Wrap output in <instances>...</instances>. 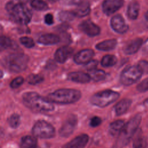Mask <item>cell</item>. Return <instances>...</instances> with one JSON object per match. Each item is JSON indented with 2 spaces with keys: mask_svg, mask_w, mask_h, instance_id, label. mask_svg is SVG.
Returning <instances> with one entry per match:
<instances>
[{
  "mask_svg": "<svg viewBox=\"0 0 148 148\" xmlns=\"http://www.w3.org/2000/svg\"><path fill=\"white\" fill-rule=\"evenodd\" d=\"M23 101L27 107L36 112H50L54 109V105L51 102L42 98L35 92L24 93Z\"/></svg>",
  "mask_w": 148,
  "mask_h": 148,
  "instance_id": "6da1fadb",
  "label": "cell"
},
{
  "mask_svg": "<svg viewBox=\"0 0 148 148\" xmlns=\"http://www.w3.org/2000/svg\"><path fill=\"white\" fill-rule=\"evenodd\" d=\"M6 9L13 21L17 23L27 24L31 19V12L21 2L10 1L6 5Z\"/></svg>",
  "mask_w": 148,
  "mask_h": 148,
  "instance_id": "7a4b0ae2",
  "label": "cell"
},
{
  "mask_svg": "<svg viewBox=\"0 0 148 148\" xmlns=\"http://www.w3.org/2000/svg\"><path fill=\"white\" fill-rule=\"evenodd\" d=\"M81 97L80 91L74 89H60L49 94L47 99L52 103L68 104L77 101Z\"/></svg>",
  "mask_w": 148,
  "mask_h": 148,
  "instance_id": "3957f363",
  "label": "cell"
},
{
  "mask_svg": "<svg viewBox=\"0 0 148 148\" xmlns=\"http://www.w3.org/2000/svg\"><path fill=\"white\" fill-rule=\"evenodd\" d=\"M29 58L23 53H13L5 57L2 60L3 65L12 72H21L24 71L28 65Z\"/></svg>",
  "mask_w": 148,
  "mask_h": 148,
  "instance_id": "277c9868",
  "label": "cell"
},
{
  "mask_svg": "<svg viewBox=\"0 0 148 148\" xmlns=\"http://www.w3.org/2000/svg\"><path fill=\"white\" fill-rule=\"evenodd\" d=\"M119 94L112 90H104L94 94L90 98L91 103L97 106L104 108L116 101Z\"/></svg>",
  "mask_w": 148,
  "mask_h": 148,
  "instance_id": "5b68a950",
  "label": "cell"
},
{
  "mask_svg": "<svg viewBox=\"0 0 148 148\" xmlns=\"http://www.w3.org/2000/svg\"><path fill=\"white\" fill-rule=\"evenodd\" d=\"M141 121V116L137 114L132 117L126 124L120 134L119 142L120 145L127 144L135 132Z\"/></svg>",
  "mask_w": 148,
  "mask_h": 148,
  "instance_id": "8992f818",
  "label": "cell"
},
{
  "mask_svg": "<svg viewBox=\"0 0 148 148\" xmlns=\"http://www.w3.org/2000/svg\"><path fill=\"white\" fill-rule=\"evenodd\" d=\"M142 73L138 65L128 66L122 71L120 75V82L125 86L131 85L140 78Z\"/></svg>",
  "mask_w": 148,
  "mask_h": 148,
  "instance_id": "52a82bcc",
  "label": "cell"
},
{
  "mask_svg": "<svg viewBox=\"0 0 148 148\" xmlns=\"http://www.w3.org/2000/svg\"><path fill=\"white\" fill-rule=\"evenodd\" d=\"M32 132L35 137L40 138H51L55 135L54 127L49 123L44 120L37 121L34 125Z\"/></svg>",
  "mask_w": 148,
  "mask_h": 148,
  "instance_id": "ba28073f",
  "label": "cell"
},
{
  "mask_svg": "<svg viewBox=\"0 0 148 148\" xmlns=\"http://www.w3.org/2000/svg\"><path fill=\"white\" fill-rule=\"evenodd\" d=\"M77 122V117L75 115L70 116L60 129V135L62 137H68L75 130Z\"/></svg>",
  "mask_w": 148,
  "mask_h": 148,
  "instance_id": "9c48e42d",
  "label": "cell"
},
{
  "mask_svg": "<svg viewBox=\"0 0 148 148\" xmlns=\"http://www.w3.org/2000/svg\"><path fill=\"white\" fill-rule=\"evenodd\" d=\"M79 29L90 36H95L100 33L99 27L90 20H85L80 23Z\"/></svg>",
  "mask_w": 148,
  "mask_h": 148,
  "instance_id": "30bf717a",
  "label": "cell"
},
{
  "mask_svg": "<svg viewBox=\"0 0 148 148\" xmlns=\"http://www.w3.org/2000/svg\"><path fill=\"white\" fill-rule=\"evenodd\" d=\"M123 0H105L102 3L103 12L110 15L117 11L123 5Z\"/></svg>",
  "mask_w": 148,
  "mask_h": 148,
  "instance_id": "8fae6325",
  "label": "cell"
},
{
  "mask_svg": "<svg viewBox=\"0 0 148 148\" xmlns=\"http://www.w3.org/2000/svg\"><path fill=\"white\" fill-rule=\"evenodd\" d=\"M110 24L112 28L119 34L125 33L128 29V26L127 25L123 17L119 14L115 15L112 17Z\"/></svg>",
  "mask_w": 148,
  "mask_h": 148,
  "instance_id": "7c38bea8",
  "label": "cell"
},
{
  "mask_svg": "<svg viewBox=\"0 0 148 148\" xmlns=\"http://www.w3.org/2000/svg\"><path fill=\"white\" fill-rule=\"evenodd\" d=\"M94 51L91 49H83L77 53L74 57V61L78 64H86L90 61L94 56Z\"/></svg>",
  "mask_w": 148,
  "mask_h": 148,
  "instance_id": "4fadbf2b",
  "label": "cell"
},
{
  "mask_svg": "<svg viewBox=\"0 0 148 148\" xmlns=\"http://www.w3.org/2000/svg\"><path fill=\"white\" fill-rule=\"evenodd\" d=\"M88 136L86 134L80 135L65 145L62 148H84L88 142Z\"/></svg>",
  "mask_w": 148,
  "mask_h": 148,
  "instance_id": "5bb4252c",
  "label": "cell"
},
{
  "mask_svg": "<svg viewBox=\"0 0 148 148\" xmlns=\"http://www.w3.org/2000/svg\"><path fill=\"white\" fill-rule=\"evenodd\" d=\"M72 53V48L68 46H63L57 50L54 54V58L57 62L64 63L71 56Z\"/></svg>",
  "mask_w": 148,
  "mask_h": 148,
  "instance_id": "9a60e30c",
  "label": "cell"
},
{
  "mask_svg": "<svg viewBox=\"0 0 148 148\" xmlns=\"http://www.w3.org/2000/svg\"><path fill=\"white\" fill-rule=\"evenodd\" d=\"M142 39L138 38L128 42L124 47V51L126 54H133L138 51L142 45Z\"/></svg>",
  "mask_w": 148,
  "mask_h": 148,
  "instance_id": "2e32d148",
  "label": "cell"
},
{
  "mask_svg": "<svg viewBox=\"0 0 148 148\" xmlns=\"http://www.w3.org/2000/svg\"><path fill=\"white\" fill-rule=\"evenodd\" d=\"M68 79L72 82L86 83L90 82L91 77L89 74L82 72H72L68 75Z\"/></svg>",
  "mask_w": 148,
  "mask_h": 148,
  "instance_id": "e0dca14e",
  "label": "cell"
},
{
  "mask_svg": "<svg viewBox=\"0 0 148 148\" xmlns=\"http://www.w3.org/2000/svg\"><path fill=\"white\" fill-rule=\"evenodd\" d=\"M38 41L39 43L45 45H54L59 42L60 38L55 34H45L41 35L39 38Z\"/></svg>",
  "mask_w": 148,
  "mask_h": 148,
  "instance_id": "ac0fdd59",
  "label": "cell"
},
{
  "mask_svg": "<svg viewBox=\"0 0 148 148\" xmlns=\"http://www.w3.org/2000/svg\"><path fill=\"white\" fill-rule=\"evenodd\" d=\"M131 103V101L129 99H123L119 101L114 106V111L117 116L125 113Z\"/></svg>",
  "mask_w": 148,
  "mask_h": 148,
  "instance_id": "d6986e66",
  "label": "cell"
},
{
  "mask_svg": "<svg viewBox=\"0 0 148 148\" xmlns=\"http://www.w3.org/2000/svg\"><path fill=\"white\" fill-rule=\"evenodd\" d=\"M117 45V41L115 39H108L98 43L96 48L102 51H109L115 48Z\"/></svg>",
  "mask_w": 148,
  "mask_h": 148,
  "instance_id": "ffe728a7",
  "label": "cell"
},
{
  "mask_svg": "<svg viewBox=\"0 0 148 148\" xmlns=\"http://www.w3.org/2000/svg\"><path fill=\"white\" fill-rule=\"evenodd\" d=\"M125 124L123 120H118L113 121L110 124L109 131L113 136L119 135Z\"/></svg>",
  "mask_w": 148,
  "mask_h": 148,
  "instance_id": "44dd1931",
  "label": "cell"
},
{
  "mask_svg": "<svg viewBox=\"0 0 148 148\" xmlns=\"http://www.w3.org/2000/svg\"><path fill=\"white\" fill-rule=\"evenodd\" d=\"M37 140L34 136H25L22 138L20 142L21 148H36Z\"/></svg>",
  "mask_w": 148,
  "mask_h": 148,
  "instance_id": "7402d4cb",
  "label": "cell"
},
{
  "mask_svg": "<svg viewBox=\"0 0 148 148\" xmlns=\"http://www.w3.org/2000/svg\"><path fill=\"white\" fill-rule=\"evenodd\" d=\"M139 5L136 2L130 3L127 8V16L131 20L136 19L139 14Z\"/></svg>",
  "mask_w": 148,
  "mask_h": 148,
  "instance_id": "603a6c76",
  "label": "cell"
},
{
  "mask_svg": "<svg viewBox=\"0 0 148 148\" xmlns=\"http://www.w3.org/2000/svg\"><path fill=\"white\" fill-rule=\"evenodd\" d=\"M90 11V5L88 3H79L78 6L76 8L73 13H75L76 16L77 17H84L88 14Z\"/></svg>",
  "mask_w": 148,
  "mask_h": 148,
  "instance_id": "cb8c5ba5",
  "label": "cell"
},
{
  "mask_svg": "<svg viewBox=\"0 0 148 148\" xmlns=\"http://www.w3.org/2000/svg\"><path fill=\"white\" fill-rule=\"evenodd\" d=\"M89 75L91 79H92L95 82H99L105 79L106 74L105 72L101 69H93L90 71Z\"/></svg>",
  "mask_w": 148,
  "mask_h": 148,
  "instance_id": "d4e9b609",
  "label": "cell"
},
{
  "mask_svg": "<svg viewBox=\"0 0 148 148\" xmlns=\"http://www.w3.org/2000/svg\"><path fill=\"white\" fill-rule=\"evenodd\" d=\"M117 62V58L113 55H106L101 60V65L104 67H110Z\"/></svg>",
  "mask_w": 148,
  "mask_h": 148,
  "instance_id": "484cf974",
  "label": "cell"
},
{
  "mask_svg": "<svg viewBox=\"0 0 148 148\" xmlns=\"http://www.w3.org/2000/svg\"><path fill=\"white\" fill-rule=\"evenodd\" d=\"M31 6L36 10H46L48 9L47 3L42 0H34L31 2Z\"/></svg>",
  "mask_w": 148,
  "mask_h": 148,
  "instance_id": "4316f807",
  "label": "cell"
},
{
  "mask_svg": "<svg viewBox=\"0 0 148 148\" xmlns=\"http://www.w3.org/2000/svg\"><path fill=\"white\" fill-rule=\"evenodd\" d=\"M75 14L73 12L69 11H62L59 13V19L62 21H69L72 20L75 17Z\"/></svg>",
  "mask_w": 148,
  "mask_h": 148,
  "instance_id": "83f0119b",
  "label": "cell"
},
{
  "mask_svg": "<svg viewBox=\"0 0 148 148\" xmlns=\"http://www.w3.org/2000/svg\"><path fill=\"white\" fill-rule=\"evenodd\" d=\"M146 140L142 135L136 137L133 142L134 148H145L146 147Z\"/></svg>",
  "mask_w": 148,
  "mask_h": 148,
  "instance_id": "f1b7e54d",
  "label": "cell"
},
{
  "mask_svg": "<svg viewBox=\"0 0 148 148\" xmlns=\"http://www.w3.org/2000/svg\"><path fill=\"white\" fill-rule=\"evenodd\" d=\"M27 82L29 84H32V85H35V84L41 83L43 81V78L42 76L39 75L31 74L27 77Z\"/></svg>",
  "mask_w": 148,
  "mask_h": 148,
  "instance_id": "f546056e",
  "label": "cell"
},
{
  "mask_svg": "<svg viewBox=\"0 0 148 148\" xmlns=\"http://www.w3.org/2000/svg\"><path fill=\"white\" fill-rule=\"evenodd\" d=\"M12 40L10 39L5 36H2L0 39L1 50H3L10 47L12 46Z\"/></svg>",
  "mask_w": 148,
  "mask_h": 148,
  "instance_id": "4dcf8cb0",
  "label": "cell"
},
{
  "mask_svg": "<svg viewBox=\"0 0 148 148\" xmlns=\"http://www.w3.org/2000/svg\"><path fill=\"white\" fill-rule=\"evenodd\" d=\"M20 123V116L17 114H13L9 119V124L12 128H17Z\"/></svg>",
  "mask_w": 148,
  "mask_h": 148,
  "instance_id": "1f68e13d",
  "label": "cell"
},
{
  "mask_svg": "<svg viewBox=\"0 0 148 148\" xmlns=\"http://www.w3.org/2000/svg\"><path fill=\"white\" fill-rule=\"evenodd\" d=\"M20 42L23 45H24L25 47L28 48L32 47L35 45L33 39L27 36H23L20 38Z\"/></svg>",
  "mask_w": 148,
  "mask_h": 148,
  "instance_id": "d6a6232c",
  "label": "cell"
},
{
  "mask_svg": "<svg viewBox=\"0 0 148 148\" xmlns=\"http://www.w3.org/2000/svg\"><path fill=\"white\" fill-rule=\"evenodd\" d=\"M24 82V79L21 77H17L15 79H14L10 83V86L13 88H16L20 87Z\"/></svg>",
  "mask_w": 148,
  "mask_h": 148,
  "instance_id": "836d02e7",
  "label": "cell"
},
{
  "mask_svg": "<svg viewBox=\"0 0 148 148\" xmlns=\"http://www.w3.org/2000/svg\"><path fill=\"white\" fill-rule=\"evenodd\" d=\"M137 90L140 92L148 91V77L144 79L137 86Z\"/></svg>",
  "mask_w": 148,
  "mask_h": 148,
  "instance_id": "e575fe53",
  "label": "cell"
},
{
  "mask_svg": "<svg viewBox=\"0 0 148 148\" xmlns=\"http://www.w3.org/2000/svg\"><path fill=\"white\" fill-rule=\"evenodd\" d=\"M138 65L140 68L143 73H148V61L142 60L139 62Z\"/></svg>",
  "mask_w": 148,
  "mask_h": 148,
  "instance_id": "d590c367",
  "label": "cell"
},
{
  "mask_svg": "<svg viewBox=\"0 0 148 148\" xmlns=\"http://www.w3.org/2000/svg\"><path fill=\"white\" fill-rule=\"evenodd\" d=\"M101 119L99 117H93L90 120V125L92 127H96L101 124Z\"/></svg>",
  "mask_w": 148,
  "mask_h": 148,
  "instance_id": "8d00e7d4",
  "label": "cell"
},
{
  "mask_svg": "<svg viewBox=\"0 0 148 148\" xmlns=\"http://www.w3.org/2000/svg\"><path fill=\"white\" fill-rule=\"evenodd\" d=\"M98 64V62L97 61H90L87 64H86V67L87 69L90 71L91 70H93L95 68L96 66Z\"/></svg>",
  "mask_w": 148,
  "mask_h": 148,
  "instance_id": "74e56055",
  "label": "cell"
},
{
  "mask_svg": "<svg viewBox=\"0 0 148 148\" xmlns=\"http://www.w3.org/2000/svg\"><path fill=\"white\" fill-rule=\"evenodd\" d=\"M45 21L47 24L51 25L54 22L53 16L51 13H48L45 16Z\"/></svg>",
  "mask_w": 148,
  "mask_h": 148,
  "instance_id": "f35d334b",
  "label": "cell"
},
{
  "mask_svg": "<svg viewBox=\"0 0 148 148\" xmlns=\"http://www.w3.org/2000/svg\"><path fill=\"white\" fill-rule=\"evenodd\" d=\"M142 50H143L144 53L148 54V38L147 39V40L143 43Z\"/></svg>",
  "mask_w": 148,
  "mask_h": 148,
  "instance_id": "ab89813d",
  "label": "cell"
},
{
  "mask_svg": "<svg viewBox=\"0 0 148 148\" xmlns=\"http://www.w3.org/2000/svg\"><path fill=\"white\" fill-rule=\"evenodd\" d=\"M143 105H145V106L148 108V98H147L143 102Z\"/></svg>",
  "mask_w": 148,
  "mask_h": 148,
  "instance_id": "60d3db41",
  "label": "cell"
},
{
  "mask_svg": "<svg viewBox=\"0 0 148 148\" xmlns=\"http://www.w3.org/2000/svg\"><path fill=\"white\" fill-rule=\"evenodd\" d=\"M47 1H49V2H51V3H54V2H57V1H59V0H47Z\"/></svg>",
  "mask_w": 148,
  "mask_h": 148,
  "instance_id": "b9f144b4",
  "label": "cell"
},
{
  "mask_svg": "<svg viewBox=\"0 0 148 148\" xmlns=\"http://www.w3.org/2000/svg\"><path fill=\"white\" fill-rule=\"evenodd\" d=\"M145 18H146L147 20H148V10L147 11V12L145 14Z\"/></svg>",
  "mask_w": 148,
  "mask_h": 148,
  "instance_id": "7bdbcfd3",
  "label": "cell"
},
{
  "mask_svg": "<svg viewBox=\"0 0 148 148\" xmlns=\"http://www.w3.org/2000/svg\"><path fill=\"white\" fill-rule=\"evenodd\" d=\"M25 1H31V2H32V1H33L34 0H25Z\"/></svg>",
  "mask_w": 148,
  "mask_h": 148,
  "instance_id": "ee69618b",
  "label": "cell"
}]
</instances>
